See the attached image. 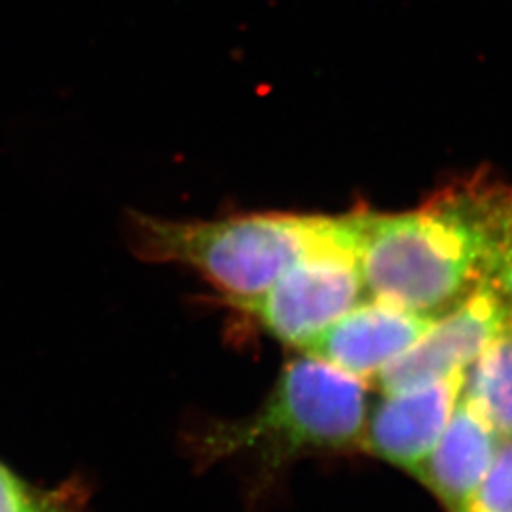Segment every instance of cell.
I'll return each mask as SVG.
<instances>
[{
    "instance_id": "obj_5",
    "label": "cell",
    "mask_w": 512,
    "mask_h": 512,
    "mask_svg": "<svg viewBox=\"0 0 512 512\" xmlns=\"http://www.w3.org/2000/svg\"><path fill=\"white\" fill-rule=\"evenodd\" d=\"M512 325V296L478 291L439 315L420 340L376 376L384 393L467 372L476 357Z\"/></svg>"
},
{
    "instance_id": "obj_4",
    "label": "cell",
    "mask_w": 512,
    "mask_h": 512,
    "mask_svg": "<svg viewBox=\"0 0 512 512\" xmlns=\"http://www.w3.org/2000/svg\"><path fill=\"white\" fill-rule=\"evenodd\" d=\"M366 298L351 220L344 217L338 238L302 256L266 293L236 308L281 344L306 351L323 330Z\"/></svg>"
},
{
    "instance_id": "obj_6",
    "label": "cell",
    "mask_w": 512,
    "mask_h": 512,
    "mask_svg": "<svg viewBox=\"0 0 512 512\" xmlns=\"http://www.w3.org/2000/svg\"><path fill=\"white\" fill-rule=\"evenodd\" d=\"M463 384L465 372L385 393L366 416L359 446L366 454L418 478L458 406Z\"/></svg>"
},
{
    "instance_id": "obj_9",
    "label": "cell",
    "mask_w": 512,
    "mask_h": 512,
    "mask_svg": "<svg viewBox=\"0 0 512 512\" xmlns=\"http://www.w3.org/2000/svg\"><path fill=\"white\" fill-rule=\"evenodd\" d=\"M463 399L488 420L499 439H512V325L467 368Z\"/></svg>"
},
{
    "instance_id": "obj_2",
    "label": "cell",
    "mask_w": 512,
    "mask_h": 512,
    "mask_svg": "<svg viewBox=\"0 0 512 512\" xmlns=\"http://www.w3.org/2000/svg\"><path fill=\"white\" fill-rule=\"evenodd\" d=\"M366 416V382L304 353L285 365L251 418L205 425L190 442L202 465L247 459L270 476L296 458L359 446Z\"/></svg>"
},
{
    "instance_id": "obj_11",
    "label": "cell",
    "mask_w": 512,
    "mask_h": 512,
    "mask_svg": "<svg viewBox=\"0 0 512 512\" xmlns=\"http://www.w3.org/2000/svg\"><path fill=\"white\" fill-rule=\"evenodd\" d=\"M461 512H512V439L501 440L488 475Z\"/></svg>"
},
{
    "instance_id": "obj_3",
    "label": "cell",
    "mask_w": 512,
    "mask_h": 512,
    "mask_svg": "<svg viewBox=\"0 0 512 512\" xmlns=\"http://www.w3.org/2000/svg\"><path fill=\"white\" fill-rule=\"evenodd\" d=\"M344 217L251 213L213 220H171L131 213L129 247L147 262L200 275L230 306L266 293L302 256L338 238Z\"/></svg>"
},
{
    "instance_id": "obj_7",
    "label": "cell",
    "mask_w": 512,
    "mask_h": 512,
    "mask_svg": "<svg viewBox=\"0 0 512 512\" xmlns=\"http://www.w3.org/2000/svg\"><path fill=\"white\" fill-rule=\"evenodd\" d=\"M437 317L366 298L323 330L304 353L315 355L359 380H370L412 348Z\"/></svg>"
},
{
    "instance_id": "obj_1",
    "label": "cell",
    "mask_w": 512,
    "mask_h": 512,
    "mask_svg": "<svg viewBox=\"0 0 512 512\" xmlns=\"http://www.w3.org/2000/svg\"><path fill=\"white\" fill-rule=\"evenodd\" d=\"M370 298L439 317L478 291L512 296V186L463 179L399 215H349Z\"/></svg>"
},
{
    "instance_id": "obj_10",
    "label": "cell",
    "mask_w": 512,
    "mask_h": 512,
    "mask_svg": "<svg viewBox=\"0 0 512 512\" xmlns=\"http://www.w3.org/2000/svg\"><path fill=\"white\" fill-rule=\"evenodd\" d=\"M86 492L76 482L38 488L0 463V512H84Z\"/></svg>"
},
{
    "instance_id": "obj_8",
    "label": "cell",
    "mask_w": 512,
    "mask_h": 512,
    "mask_svg": "<svg viewBox=\"0 0 512 512\" xmlns=\"http://www.w3.org/2000/svg\"><path fill=\"white\" fill-rule=\"evenodd\" d=\"M499 444L494 427L461 395L418 480L446 511L461 512L488 475Z\"/></svg>"
}]
</instances>
